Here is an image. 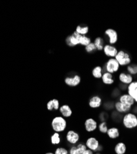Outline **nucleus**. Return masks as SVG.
<instances>
[{
  "label": "nucleus",
  "mask_w": 137,
  "mask_h": 154,
  "mask_svg": "<svg viewBox=\"0 0 137 154\" xmlns=\"http://www.w3.org/2000/svg\"><path fill=\"white\" fill-rule=\"evenodd\" d=\"M123 125L127 129H133L137 127V117L132 113H128L123 117Z\"/></svg>",
  "instance_id": "nucleus-1"
},
{
  "label": "nucleus",
  "mask_w": 137,
  "mask_h": 154,
  "mask_svg": "<svg viewBox=\"0 0 137 154\" xmlns=\"http://www.w3.org/2000/svg\"><path fill=\"white\" fill-rule=\"evenodd\" d=\"M51 126L54 131L56 133L63 132L66 129L67 123L66 120L63 117H56L53 119L52 121Z\"/></svg>",
  "instance_id": "nucleus-2"
},
{
  "label": "nucleus",
  "mask_w": 137,
  "mask_h": 154,
  "mask_svg": "<svg viewBox=\"0 0 137 154\" xmlns=\"http://www.w3.org/2000/svg\"><path fill=\"white\" fill-rule=\"evenodd\" d=\"M115 59L119 63L120 66H128L131 63V59L130 58L129 54L126 52H124L123 51H118L117 55L115 57Z\"/></svg>",
  "instance_id": "nucleus-3"
},
{
  "label": "nucleus",
  "mask_w": 137,
  "mask_h": 154,
  "mask_svg": "<svg viewBox=\"0 0 137 154\" xmlns=\"http://www.w3.org/2000/svg\"><path fill=\"white\" fill-rule=\"evenodd\" d=\"M105 67L107 72L113 74L119 70L120 65L115 58H111L107 61Z\"/></svg>",
  "instance_id": "nucleus-4"
},
{
  "label": "nucleus",
  "mask_w": 137,
  "mask_h": 154,
  "mask_svg": "<svg viewBox=\"0 0 137 154\" xmlns=\"http://www.w3.org/2000/svg\"><path fill=\"white\" fill-rule=\"evenodd\" d=\"M103 51L105 55L111 58H115L116 56L118 53L117 48L113 45H105L103 48Z\"/></svg>",
  "instance_id": "nucleus-5"
},
{
  "label": "nucleus",
  "mask_w": 137,
  "mask_h": 154,
  "mask_svg": "<svg viewBox=\"0 0 137 154\" xmlns=\"http://www.w3.org/2000/svg\"><path fill=\"white\" fill-rule=\"evenodd\" d=\"M127 94L131 96L137 103V81L132 82L127 86Z\"/></svg>",
  "instance_id": "nucleus-6"
},
{
  "label": "nucleus",
  "mask_w": 137,
  "mask_h": 154,
  "mask_svg": "<svg viewBox=\"0 0 137 154\" xmlns=\"http://www.w3.org/2000/svg\"><path fill=\"white\" fill-rule=\"evenodd\" d=\"M105 34L109 36V43L111 45H114L118 40V35L117 32L112 29H108L105 31Z\"/></svg>",
  "instance_id": "nucleus-7"
},
{
  "label": "nucleus",
  "mask_w": 137,
  "mask_h": 154,
  "mask_svg": "<svg viewBox=\"0 0 137 154\" xmlns=\"http://www.w3.org/2000/svg\"><path fill=\"white\" fill-rule=\"evenodd\" d=\"M86 146L87 148H89V149L92 151H96L99 146V141L95 137H90L86 140Z\"/></svg>",
  "instance_id": "nucleus-8"
},
{
  "label": "nucleus",
  "mask_w": 137,
  "mask_h": 154,
  "mask_svg": "<svg viewBox=\"0 0 137 154\" xmlns=\"http://www.w3.org/2000/svg\"><path fill=\"white\" fill-rule=\"evenodd\" d=\"M119 102L129 107H132L135 104V100L133 97L129 94H124L122 95L119 98Z\"/></svg>",
  "instance_id": "nucleus-9"
},
{
  "label": "nucleus",
  "mask_w": 137,
  "mask_h": 154,
  "mask_svg": "<svg viewBox=\"0 0 137 154\" xmlns=\"http://www.w3.org/2000/svg\"><path fill=\"white\" fill-rule=\"evenodd\" d=\"M66 139L69 143L72 144H75L77 143V142L79 140L80 136L78 133H76L74 131L70 130L67 133Z\"/></svg>",
  "instance_id": "nucleus-10"
},
{
  "label": "nucleus",
  "mask_w": 137,
  "mask_h": 154,
  "mask_svg": "<svg viewBox=\"0 0 137 154\" xmlns=\"http://www.w3.org/2000/svg\"><path fill=\"white\" fill-rule=\"evenodd\" d=\"M98 127L97 122L93 119H87L85 122V130L88 132H92L96 130Z\"/></svg>",
  "instance_id": "nucleus-11"
},
{
  "label": "nucleus",
  "mask_w": 137,
  "mask_h": 154,
  "mask_svg": "<svg viewBox=\"0 0 137 154\" xmlns=\"http://www.w3.org/2000/svg\"><path fill=\"white\" fill-rule=\"evenodd\" d=\"M73 35L74 36H76L79 42V44L86 46L87 45H89L90 43H91V40L90 38H89V37H86L85 35H82L79 34L76 31L74 32L73 33Z\"/></svg>",
  "instance_id": "nucleus-12"
},
{
  "label": "nucleus",
  "mask_w": 137,
  "mask_h": 154,
  "mask_svg": "<svg viewBox=\"0 0 137 154\" xmlns=\"http://www.w3.org/2000/svg\"><path fill=\"white\" fill-rule=\"evenodd\" d=\"M81 79L79 75H75L73 78L67 77L65 79V83L66 85L70 86H77L80 83Z\"/></svg>",
  "instance_id": "nucleus-13"
},
{
  "label": "nucleus",
  "mask_w": 137,
  "mask_h": 154,
  "mask_svg": "<svg viewBox=\"0 0 137 154\" xmlns=\"http://www.w3.org/2000/svg\"><path fill=\"white\" fill-rule=\"evenodd\" d=\"M86 145L83 144H79L77 146H73L69 151L70 154H82L85 152L86 149Z\"/></svg>",
  "instance_id": "nucleus-14"
},
{
  "label": "nucleus",
  "mask_w": 137,
  "mask_h": 154,
  "mask_svg": "<svg viewBox=\"0 0 137 154\" xmlns=\"http://www.w3.org/2000/svg\"><path fill=\"white\" fill-rule=\"evenodd\" d=\"M119 79L122 83L129 85L133 82V76L129 73L126 74L125 73H121L119 76Z\"/></svg>",
  "instance_id": "nucleus-15"
},
{
  "label": "nucleus",
  "mask_w": 137,
  "mask_h": 154,
  "mask_svg": "<svg viewBox=\"0 0 137 154\" xmlns=\"http://www.w3.org/2000/svg\"><path fill=\"white\" fill-rule=\"evenodd\" d=\"M102 102L101 99L98 96H95L92 97L89 101V106L93 109H96L100 107Z\"/></svg>",
  "instance_id": "nucleus-16"
},
{
  "label": "nucleus",
  "mask_w": 137,
  "mask_h": 154,
  "mask_svg": "<svg viewBox=\"0 0 137 154\" xmlns=\"http://www.w3.org/2000/svg\"><path fill=\"white\" fill-rule=\"evenodd\" d=\"M115 107H116V110L118 112H120V113H127V112H129L130 111V110L132 109L131 107L127 106H126L125 104H123L122 103H121V102H120L119 101L116 102V104H115Z\"/></svg>",
  "instance_id": "nucleus-17"
},
{
  "label": "nucleus",
  "mask_w": 137,
  "mask_h": 154,
  "mask_svg": "<svg viewBox=\"0 0 137 154\" xmlns=\"http://www.w3.org/2000/svg\"><path fill=\"white\" fill-rule=\"evenodd\" d=\"M113 74H111L108 72H105L102 75V81L105 85H112L114 82V79H113Z\"/></svg>",
  "instance_id": "nucleus-18"
},
{
  "label": "nucleus",
  "mask_w": 137,
  "mask_h": 154,
  "mask_svg": "<svg viewBox=\"0 0 137 154\" xmlns=\"http://www.w3.org/2000/svg\"><path fill=\"white\" fill-rule=\"evenodd\" d=\"M59 111L64 117H69L72 114V111L68 105H63L59 107Z\"/></svg>",
  "instance_id": "nucleus-19"
},
{
  "label": "nucleus",
  "mask_w": 137,
  "mask_h": 154,
  "mask_svg": "<svg viewBox=\"0 0 137 154\" xmlns=\"http://www.w3.org/2000/svg\"><path fill=\"white\" fill-rule=\"evenodd\" d=\"M59 108V102L58 99H54L49 100L47 104V109L49 110H53V109L58 110Z\"/></svg>",
  "instance_id": "nucleus-20"
},
{
  "label": "nucleus",
  "mask_w": 137,
  "mask_h": 154,
  "mask_svg": "<svg viewBox=\"0 0 137 154\" xmlns=\"http://www.w3.org/2000/svg\"><path fill=\"white\" fill-rule=\"evenodd\" d=\"M107 134L111 139H116L119 136V131L117 128H111L108 129L107 131Z\"/></svg>",
  "instance_id": "nucleus-21"
},
{
  "label": "nucleus",
  "mask_w": 137,
  "mask_h": 154,
  "mask_svg": "<svg viewBox=\"0 0 137 154\" xmlns=\"http://www.w3.org/2000/svg\"><path fill=\"white\" fill-rule=\"evenodd\" d=\"M115 152L116 154H124L126 152L127 147L126 144L123 143H119L116 144L114 148Z\"/></svg>",
  "instance_id": "nucleus-22"
},
{
  "label": "nucleus",
  "mask_w": 137,
  "mask_h": 154,
  "mask_svg": "<svg viewBox=\"0 0 137 154\" xmlns=\"http://www.w3.org/2000/svg\"><path fill=\"white\" fill-rule=\"evenodd\" d=\"M66 42H67V45L69 46H76L79 44V40L77 38L76 36H74L73 35L71 36H69L67 38Z\"/></svg>",
  "instance_id": "nucleus-23"
},
{
  "label": "nucleus",
  "mask_w": 137,
  "mask_h": 154,
  "mask_svg": "<svg viewBox=\"0 0 137 154\" xmlns=\"http://www.w3.org/2000/svg\"><path fill=\"white\" fill-rule=\"evenodd\" d=\"M93 76L95 79H101L102 77V68L100 66L95 67L92 71Z\"/></svg>",
  "instance_id": "nucleus-24"
},
{
  "label": "nucleus",
  "mask_w": 137,
  "mask_h": 154,
  "mask_svg": "<svg viewBox=\"0 0 137 154\" xmlns=\"http://www.w3.org/2000/svg\"><path fill=\"white\" fill-rule=\"evenodd\" d=\"M93 43H94L95 46H96V49H98L99 51H101L103 49V48L104 46L103 40L101 38H100V37L96 38L95 40V42Z\"/></svg>",
  "instance_id": "nucleus-25"
},
{
  "label": "nucleus",
  "mask_w": 137,
  "mask_h": 154,
  "mask_svg": "<svg viewBox=\"0 0 137 154\" xmlns=\"http://www.w3.org/2000/svg\"><path fill=\"white\" fill-rule=\"evenodd\" d=\"M51 143L54 145H57L59 144L61 142V139H60V136L58 133H54L51 137Z\"/></svg>",
  "instance_id": "nucleus-26"
},
{
  "label": "nucleus",
  "mask_w": 137,
  "mask_h": 154,
  "mask_svg": "<svg viewBox=\"0 0 137 154\" xmlns=\"http://www.w3.org/2000/svg\"><path fill=\"white\" fill-rule=\"evenodd\" d=\"M127 71L131 75L137 74V64L133 63L129 65L127 67Z\"/></svg>",
  "instance_id": "nucleus-27"
},
{
  "label": "nucleus",
  "mask_w": 137,
  "mask_h": 154,
  "mask_svg": "<svg viewBox=\"0 0 137 154\" xmlns=\"http://www.w3.org/2000/svg\"><path fill=\"white\" fill-rule=\"evenodd\" d=\"M76 32L82 35H85L89 32V27H81L80 25L77 27Z\"/></svg>",
  "instance_id": "nucleus-28"
},
{
  "label": "nucleus",
  "mask_w": 137,
  "mask_h": 154,
  "mask_svg": "<svg viewBox=\"0 0 137 154\" xmlns=\"http://www.w3.org/2000/svg\"><path fill=\"white\" fill-rule=\"evenodd\" d=\"M99 130L102 133H107L108 128H107L106 122H103L101 123L99 125Z\"/></svg>",
  "instance_id": "nucleus-29"
},
{
  "label": "nucleus",
  "mask_w": 137,
  "mask_h": 154,
  "mask_svg": "<svg viewBox=\"0 0 137 154\" xmlns=\"http://www.w3.org/2000/svg\"><path fill=\"white\" fill-rule=\"evenodd\" d=\"M85 49L88 53H92L93 51H95L96 50V48L95 46L93 43H90L89 45H87L85 47Z\"/></svg>",
  "instance_id": "nucleus-30"
},
{
  "label": "nucleus",
  "mask_w": 137,
  "mask_h": 154,
  "mask_svg": "<svg viewBox=\"0 0 137 154\" xmlns=\"http://www.w3.org/2000/svg\"><path fill=\"white\" fill-rule=\"evenodd\" d=\"M54 154H68V151L65 148L59 147L55 150Z\"/></svg>",
  "instance_id": "nucleus-31"
},
{
  "label": "nucleus",
  "mask_w": 137,
  "mask_h": 154,
  "mask_svg": "<svg viewBox=\"0 0 137 154\" xmlns=\"http://www.w3.org/2000/svg\"><path fill=\"white\" fill-rule=\"evenodd\" d=\"M82 154H93V151L90 150V149H86L85 152H83V153Z\"/></svg>",
  "instance_id": "nucleus-32"
},
{
  "label": "nucleus",
  "mask_w": 137,
  "mask_h": 154,
  "mask_svg": "<svg viewBox=\"0 0 137 154\" xmlns=\"http://www.w3.org/2000/svg\"><path fill=\"white\" fill-rule=\"evenodd\" d=\"M45 154H54V153H52V152H48V153H45Z\"/></svg>",
  "instance_id": "nucleus-33"
},
{
  "label": "nucleus",
  "mask_w": 137,
  "mask_h": 154,
  "mask_svg": "<svg viewBox=\"0 0 137 154\" xmlns=\"http://www.w3.org/2000/svg\"><path fill=\"white\" fill-rule=\"evenodd\" d=\"M95 154H101V153H95Z\"/></svg>",
  "instance_id": "nucleus-34"
}]
</instances>
